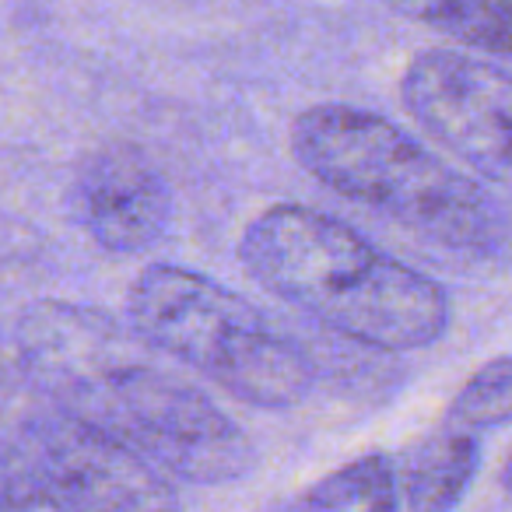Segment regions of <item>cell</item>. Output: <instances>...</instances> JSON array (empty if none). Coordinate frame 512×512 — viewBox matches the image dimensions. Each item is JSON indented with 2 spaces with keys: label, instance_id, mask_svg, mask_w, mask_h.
<instances>
[{
  "label": "cell",
  "instance_id": "1",
  "mask_svg": "<svg viewBox=\"0 0 512 512\" xmlns=\"http://www.w3.org/2000/svg\"><path fill=\"white\" fill-rule=\"evenodd\" d=\"M11 341L36 400L127 442L176 481L228 484L256 463L239 421L151 362L134 327H120L99 309L36 302L18 316Z\"/></svg>",
  "mask_w": 512,
  "mask_h": 512
},
{
  "label": "cell",
  "instance_id": "2",
  "mask_svg": "<svg viewBox=\"0 0 512 512\" xmlns=\"http://www.w3.org/2000/svg\"><path fill=\"white\" fill-rule=\"evenodd\" d=\"M239 264L260 288L362 348L400 355L449 327V295L362 232L309 204H271L239 239Z\"/></svg>",
  "mask_w": 512,
  "mask_h": 512
},
{
  "label": "cell",
  "instance_id": "3",
  "mask_svg": "<svg viewBox=\"0 0 512 512\" xmlns=\"http://www.w3.org/2000/svg\"><path fill=\"white\" fill-rule=\"evenodd\" d=\"M288 144L316 183L432 246L477 253L502 242V214L488 193L386 116L323 102L295 116Z\"/></svg>",
  "mask_w": 512,
  "mask_h": 512
},
{
  "label": "cell",
  "instance_id": "4",
  "mask_svg": "<svg viewBox=\"0 0 512 512\" xmlns=\"http://www.w3.org/2000/svg\"><path fill=\"white\" fill-rule=\"evenodd\" d=\"M127 323L151 351L260 411H288L313 390L306 351L246 295L193 267H144L127 292Z\"/></svg>",
  "mask_w": 512,
  "mask_h": 512
},
{
  "label": "cell",
  "instance_id": "5",
  "mask_svg": "<svg viewBox=\"0 0 512 512\" xmlns=\"http://www.w3.org/2000/svg\"><path fill=\"white\" fill-rule=\"evenodd\" d=\"M4 460L29 470L71 512H179V491L162 467L43 400L8 428Z\"/></svg>",
  "mask_w": 512,
  "mask_h": 512
},
{
  "label": "cell",
  "instance_id": "6",
  "mask_svg": "<svg viewBox=\"0 0 512 512\" xmlns=\"http://www.w3.org/2000/svg\"><path fill=\"white\" fill-rule=\"evenodd\" d=\"M400 102L470 172L512 197V71L460 50H425L400 74Z\"/></svg>",
  "mask_w": 512,
  "mask_h": 512
},
{
  "label": "cell",
  "instance_id": "7",
  "mask_svg": "<svg viewBox=\"0 0 512 512\" xmlns=\"http://www.w3.org/2000/svg\"><path fill=\"white\" fill-rule=\"evenodd\" d=\"M67 211L99 249L134 256L169 232L172 190L141 148L116 141L95 148L74 169Z\"/></svg>",
  "mask_w": 512,
  "mask_h": 512
},
{
  "label": "cell",
  "instance_id": "8",
  "mask_svg": "<svg viewBox=\"0 0 512 512\" xmlns=\"http://www.w3.org/2000/svg\"><path fill=\"white\" fill-rule=\"evenodd\" d=\"M397 470L407 512H453L481 470V435L442 418Z\"/></svg>",
  "mask_w": 512,
  "mask_h": 512
},
{
  "label": "cell",
  "instance_id": "9",
  "mask_svg": "<svg viewBox=\"0 0 512 512\" xmlns=\"http://www.w3.org/2000/svg\"><path fill=\"white\" fill-rule=\"evenodd\" d=\"M390 8L460 46L512 60V0H390Z\"/></svg>",
  "mask_w": 512,
  "mask_h": 512
},
{
  "label": "cell",
  "instance_id": "10",
  "mask_svg": "<svg viewBox=\"0 0 512 512\" xmlns=\"http://www.w3.org/2000/svg\"><path fill=\"white\" fill-rule=\"evenodd\" d=\"M446 421L470 432L484 435L491 428L512 425V358H491L484 362L467 383L456 390V397L449 400Z\"/></svg>",
  "mask_w": 512,
  "mask_h": 512
},
{
  "label": "cell",
  "instance_id": "11",
  "mask_svg": "<svg viewBox=\"0 0 512 512\" xmlns=\"http://www.w3.org/2000/svg\"><path fill=\"white\" fill-rule=\"evenodd\" d=\"M4 512H71L29 470L4 460Z\"/></svg>",
  "mask_w": 512,
  "mask_h": 512
},
{
  "label": "cell",
  "instance_id": "12",
  "mask_svg": "<svg viewBox=\"0 0 512 512\" xmlns=\"http://www.w3.org/2000/svg\"><path fill=\"white\" fill-rule=\"evenodd\" d=\"M274 512H323V509H316L313 502H306L302 495H295L288 505H281V509H274Z\"/></svg>",
  "mask_w": 512,
  "mask_h": 512
},
{
  "label": "cell",
  "instance_id": "13",
  "mask_svg": "<svg viewBox=\"0 0 512 512\" xmlns=\"http://www.w3.org/2000/svg\"><path fill=\"white\" fill-rule=\"evenodd\" d=\"M400 498H386V502H379V505H372V509H365V512H400Z\"/></svg>",
  "mask_w": 512,
  "mask_h": 512
},
{
  "label": "cell",
  "instance_id": "14",
  "mask_svg": "<svg viewBox=\"0 0 512 512\" xmlns=\"http://www.w3.org/2000/svg\"><path fill=\"white\" fill-rule=\"evenodd\" d=\"M502 488L512 495V456H509V460H505V467H502Z\"/></svg>",
  "mask_w": 512,
  "mask_h": 512
}]
</instances>
